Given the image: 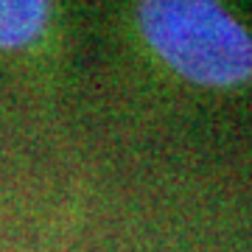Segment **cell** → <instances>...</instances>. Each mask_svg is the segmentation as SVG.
I'll return each mask as SVG.
<instances>
[{"label":"cell","mask_w":252,"mask_h":252,"mask_svg":"<svg viewBox=\"0 0 252 252\" xmlns=\"http://www.w3.org/2000/svg\"><path fill=\"white\" fill-rule=\"evenodd\" d=\"M51 9L45 3L0 0V51H17L39 39L45 31Z\"/></svg>","instance_id":"2"},{"label":"cell","mask_w":252,"mask_h":252,"mask_svg":"<svg viewBox=\"0 0 252 252\" xmlns=\"http://www.w3.org/2000/svg\"><path fill=\"white\" fill-rule=\"evenodd\" d=\"M152 51L182 79L233 87L252 79V34L207 0H152L137 9Z\"/></svg>","instance_id":"1"}]
</instances>
